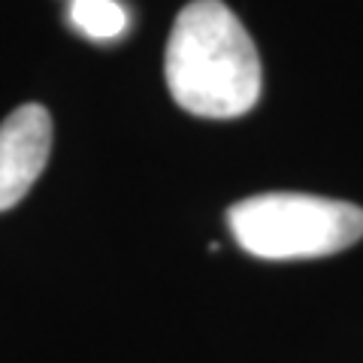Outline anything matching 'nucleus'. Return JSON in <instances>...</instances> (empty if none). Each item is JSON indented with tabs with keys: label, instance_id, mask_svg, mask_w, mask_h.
I'll return each instance as SVG.
<instances>
[{
	"label": "nucleus",
	"instance_id": "20e7f679",
	"mask_svg": "<svg viewBox=\"0 0 363 363\" xmlns=\"http://www.w3.org/2000/svg\"><path fill=\"white\" fill-rule=\"evenodd\" d=\"M70 21L91 40H112L128 28V13L116 0H73Z\"/></svg>",
	"mask_w": 363,
	"mask_h": 363
},
{
	"label": "nucleus",
	"instance_id": "f257e3e1",
	"mask_svg": "<svg viewBox=\"0 0 363 363\" xmlns=\"http://www.w3.org/2000/svg\"><path fill=\"white\" fill-rule=\"evenodd\" d=\"M164 76L176 104L203 118L245 116L260 97L257 49L221 0H194L179 13Z\"/></svg>",
	"mask_w": 363,
	"mask_h": 363
},
{
	"label": "nucleus",
	"instance_id": "7ed1b4c3",
	"mask_svg": "<svg viewBox=\"0 0 363 363\" xmlns=\"http://www.w3.org/2000/svg\"><path fill=\"white\" fill-rule=\"evenodd\" d=\"M52 116L40 104L13 109L0 124V212L13 209L49 164Z\"/></svg>",
	"mask_w": 363,
	"mask_h": 363
},
{
	"label": "nucleus",
	"instance_id": "f03ea898",
	"mask_svg": "<svg viewBox=\"0 0 363 363\" xmlns=\"http://www.w3.org/2000/svg\"><path fill=\"white\" fill-rule=\"evenodd\" d=\"M233 240L264 260H300L345 252L363 240V209L315 194H260L227 212Z\"/></svg>",
	"mask_w": 363,
	"mask_h": 363
}]
</instances>
